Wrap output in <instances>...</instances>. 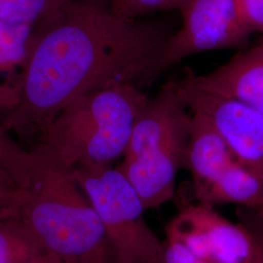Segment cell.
I'll return each mask as SVG.
<instances>
[{"label": "cell", "mask_w": 263, "mask_h": 263, "mask_svg": "<svg viewBox=\"0 0 263 263\" xmlns=\"http://www.w3.org/2000/svg\"><path fill=\"white\" fill-rule=\"evenodd\" d=\"M242 222L263 246V210L242 211Z\"/></svg>", "instance_id": "d6986e66"}, {"label": "cell", "mask_w": 263, "mask_h": 263, "mask_svg": "<svg viewBox=\"0 0 263 263\" xmlns=\"http://www.w3.org/2000/svg\"><path fill=\"white\" fill-rule=\"evenodd\" d=\"M33 25L0 20V74L22 67L27 55Z\"/></svg>", "instance_id": "4fadbf2b"}, {"label": "cell", "mask_w": 263, "mask_h": 263, "mask_svg": "<svg viewBox=\"0 0 263 263\" xmlns=\"http://www.w3.org/2000/svg\"><path fill=\"white\" fill-rule=\"evenodd\" d=\"M181 263H208L206 261H203V260H200L198 258H194V259H191V260H187V261H184V262Z\"/></svg>", "instance_id": "ffe728a7"}, {"label": "cell", "mask_w": 263, "mask_h": 263, "mask_svg": "<svg viewBox=\"0 0 263 263\" xmlns=\"http://www.w3.org/2000/svg\"><path fill=\"white\" fill-rule=\"evenodd\" d=\"M2 105H3V97H2L1 91H0V112L2 110Z\"/></svg>", "instance_id": "44dd1931"}, {"label": "cell", "mask_w": 263, "mask_h": 263, "mask_svg": "<svg viewBox=\"0 0 263 263\" xmlns=\"http://www.w3.org/2000/svg\"><path fill=\"white\" fill-rule=\"evenodd\" d=\"M176 91L191 112L206 116L234 158L263 181V114L243 102L200 88L186 72Z\"/></svg>", "instance_id": "ba28073f"}, {"label": "cell", "mask_w": 263, "mask_h": 263, "mask_svg": "<svg viewBox=\"0 0 263 263\" xmlns=\"http://www.w3.org/2000/svg\"><path fill=\"white\" fill-rule=\"evenodd\" d=\"M12 176L18 220L59 263H114L102 220L72 171L39 141L23 151Z\"/></svg>", "instance_id": "7a4b0ae2"}, {"label": "cell", "mask_w": 263, "mask_h": 263, "mask_svg": "<svg viewBox=\"0 0 263 263\" xmlns=\"http://www.w3.org/2000/svg\"><path fill=\"white\" fill-rule=\"evenodd\" d=\"M182 26L167 39L148 76V84L171 66L194 54L241 47L252 32L239 16L236 0H186Z\"/></svg>", "instance_id": "8992f818"}, {"label": "cell", "mask_w": 263, "mask_h": 263, "mask_svg": "<svg viewBox=\"0 0 263 263\" xmlns=\"http://www.w3.org/2000/svg\"><path fill=\"white\" fill-rule=\"evenodd\" d=\"M149 101L133 83L104 86L67 104L40 141L69 169L112 165L124 155L135 123Z\"/></svg>", "instance_id": "3957f363"}, {"label": "cell", "mask_w": 263, "mask_h": 263, "mask_svg": "<svg viewBox=\"0 0 263 263\" xmlns=\"http://www.w3.org/2000/svg\"><path fill=\"white\" fill-rule=\"evenodd\" d=\"M0 263H59L18 220L0 219Z\"/></svg>", "instance_id": "7c38bea8"}, {"label": "cell", "mask_w": 263, "mask_h": 263, "mask_svg": "<svg viewBox=\"0 0 263 263\" xmlns=\"http://www.w3.org/2000/svg\"><path fill=\"white\" fill-rule=\"evenodd\" d=\"M69 0H0V20L36 25Z\"/></svg>", "instance_id": "5bb4252c"}, {"label": "cell", "mask_w": 263, "mask_h": 263, "mask_svg": "<svg viewBox=\"0 0 263 263\" xmlns=\"http://www.w3.org/2000/svg\"><path fill=\"white\" fill-rule=\"evenodd\" d=\"M236 4L246 28L263 36V0H236Z\"/></svg>", "instance_id": "e0dca14e"}, {"label": "cell", "mask_w": 263, "mask_h": 263, "mask_svg": "<svg viewBox=\"0 0 263 263\" xmlns=\"http://www.w3.org/2000/svg\"><path fill=\"white\" fill-rule=\"evenodd\" d=\"M174 82L164 85L141 111L117 166L146 210L168 203L176 193L178 171L184 168L191 116Z\"/></svg>", "instance_id": "277c9868"}, {"label": "cell", "mask_w": 263, "mask_h": 263, "mask_svg": "<svg viewBox=\"0 0 263 263\" xmlns=\"http://www.w3.org/2000/svg\"><path fill=\"white\" fill-rule=\"evenodd\" d=\"M77 183L100 216L114 263H162L165 245L144 218L136 189L117 167L71 169Z\"/></svg>", "instance_id": "5b68a950"}, {"label": "cell", "mask_w": 263, "mask_h": 263, "mask_svg": "<svg viewBox=\"0 0 263 263\" xmlns=\"http://www.w3.org/2000/svg\"><path fill=\"white\" fill-rule=\"evenodd\" d=\"M166 239L208 263H263L262 245L243 223L198 201L179 209L166 227Z\"/></svg>", "instance_id": "52a82bcc"}, {"label": "cell", "mask_w": 263, "mask_h": 263, "mask_svg": "<svg viewBox=\"0 0 263 263\" xmlns=\"http://www.w3.org/2000/svg\"><path fill=\"white\" fill-rule=\"evenodd\" d=\"M22 151L23 149L7 137L6 131L0 125V165L7 168L11 173V170L19 160Z\"/></svg>", "instance_id": "ac0fdd59"}, {"label": "cell", "mask_w": 263, "mask_h": 263, "mask_svg": "<svg viewBox=\"0 0 263 263\" xmlns=\"http://www.w3.org/2000/svg\"><path fill=\"white\" fill-rule=\"evenodd\" d=\"M186 72L200 88L237 99L263 114V36L254 47L207 74Z\"/></svg>", "instance_id": "9c48e42d"}, {"label": "cell", "mask_w": 263, "mask_h": 263, "mask_svg": "<svg viewBox=\"0 0 263 263\" xmlns=\"http://www.w3.org/2000/svg\"><path fill=\"white\" fill-rule=\"evenodd\" d=\"M168 38L156 25L121 18L110 6L69 0L34 25L19 76L6 88L1 126L40 137L83 95L116 82L148 85Z\"/></svg>", "instance_id": "6da1fadb"}, {"label": "cell", "mask_w": 263, "mask_h": 263, "mask_svg": "<svg viewBox=\"0 0 263 263\" xmlns=\"http://www.w3.org/2000/svg\"><path fill=\"white\" fill-rule=\"evenodd\" d=\"M18 186L7 168L0 165V219L14 218L17 207Z\"/></svg>", "instance_id": "2e32d148"}, {"label": "cell", "mask_w": 263, "mask_h": 263, "mask_svg": "<svg viewBox=\"0 0 263 263\" xmlns=\"http://www.w3.org/2000/svg\"><path fill=\"white\" fill-rule=\"evenodd\" d=\"M184 168L192 177L195 197L216 180L235 158L206 116L192 112Z\"/></svg>", "instance_id": "30bf717a"}, {"label": "cell", "mask_w": 263, "mask_h": 263, "mask_svg": "<svg viewBox=\"0 0 263 263\" xmlns=\"http://www.w3.org/2000/svg\"><path fill=\"white\" fill-rule=\"evenodd\" d=\"M186 0H110L113 13L124 19L136 20L159 11L182 8Z\"/></svg>", "instance_id": "9a60e30c"}, {"label": "cell", "mask_w": 263, "mask_h": 263, "mask_svg": "<svg viewBox=\"0 0 263 263\" xmlns=\"http://www.w3.org/2000/svg\"><path fill=\"white\" fill-rule=\"evenodd\" d=\"M195 198L211 207L232 204L259 211L263 210V181L235 160Z\"/></svg>", "instance_id": "8fae6325"}]
</instances>
